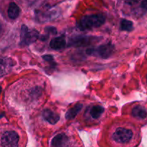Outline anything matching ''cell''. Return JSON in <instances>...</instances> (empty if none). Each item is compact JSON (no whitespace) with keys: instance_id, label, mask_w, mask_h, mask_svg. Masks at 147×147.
<instances>
[{"instance_id":"6","label":"cell","mask_w":147,"mask_h":147,"mask_svg":"<svg viewBox=\"0 0 147 147\" xmlns=\"http://www.w3.org/2000/svg\"><path fill=\"white\" fill-rule=\"evenodd\" d=\"M15 65L14 60L10 58H0V78L8 74Z\"/></svg>"},{"instance_id":"15","label":"cell","mask_w":147,"mask_h":147,"mask_svg":"<svg viewBox=\"0 0 147 147\" xmlns=\"http://www.w3.org/2000/svg\"><path fill=\"white\" fill-rule=\"evenodd\" d=\"M120 27L121 30H123V31H126V32H131L134 30V24L133 22L130 20H122L121 21L120 23Z\"/></svg>"},{"instance_id":"5","label":"cell","mask_w":147,"mask_h":147,"mask_svg":"<svg viewBox=\"0 0 147 147\" xmlns=\"http://www.w3.org/2000/svg\"><path fill=\"white\" fill-rule=\"evenodd\" d=\"M20 136L14 131L4 132L1 138V145L5 147H15L19 144Z\"/></svg>"},{"instance_id":"19","label":"cell","mask_w":147,"mask_h":147,"mask_svg":"<svg viewBox=\"0 0 147 147\" xmlns=\"http://www.w3.org/2000/svg\"><path fill=\"white\" fill-rule=\"evenodd\" d=\"M1 30H2V25H1V24L0 23V34H1Z\"/></svg>"},{"instance_id":"13","label":"cell","mask_w":147,"mask_h":147,"mask_svg":"<svg viewBox=\"0 0 147 147\" xmlns=\"http://www.w3.org/2000/svg\"><path fill=\"white\" fill-rule=\"evenodd\" d=\"M83 104L81 103H78L76 106H74V107H73L72 109H70V110L67 111V112L65 114V118L67 119H73L76 117L78 115V113L81 111V109H83Z\"/></svg>"},{"instance_id":"7","label":"cell","mask_w":147,"mask_h":147,"mask_svg":"<svg viewBox=\"0 0 147 147\" xmlns=\"http://www.w3.org/2000/svg\"><path fill=\"white\" fill-rule=\"evenodd\" d=\"M98 37H85V36H80V37H74L71 40L72 45H76V46H83L85 45H89L93 41H96V40H99Z\"/></svg>"},{"instance_id":"14","label":"cell","mask_w":147,"mask_h":147,"mask_svg":"<svg viewBox=\"0 0 147 147\" xmlns=\"http://www.w3.org/2000/svg\"><path fill=\"white\" fill-rule=\"evenodd\" d=\"M104 112V108L100 106H95L90 110V116L93 119H97Z\"/></svg>"},{"instance_id":"1","label":"cell","mask_w":147,"mask_h":147,"mask_svg":"<svg viewBox=\"0 0 147 147\" xmlns=\"http://www.w3.org/2000/svg\"><path fill=\"white\" fill-rule=\"evenodd\" d=\"M106 16L103 14H92L83 17L78 23V27L81 30H92L97 28L106 22Z\"/></svg>"},{"instance_id":"11","label":"cell","mask_w":147,"mask_h":147,"mask_svg":"<svg viewBox=\"0 0 147 147\" xmlns=\"http://www.w3.org/2000/svg\"><path fill=\"white\" fill-rule=\"evenodd\" d=\"M20 13V9L15 3L11 2L9 4L8 10H7V14L11 20H15L19 17Z\"/></svg>"},{"instance_id":"10","label":"cell","mask_w":147,"mask_h":147,"mask_svg":"<svg viewBox=\"0 0 147 147\" xmlns=\"http://www.w3.org/2000/svg\"><path fill=\"white\" fill-rule=\"evenodd\" d=\"M66 45V40L64 37H57L53 38L50 41V46L53 50H62L64 48Z\"/></svg>"},{"instance_id":"16","label":"cell","mask_w":147,"mask_h":147,"mask_svg":"<svg viewBox=\"0 0 147 147\" xmlns=\"http://www.w3.org/2000/svg\"><path fill=\"white\" fill-rule=\"evenodd\" d=\"M42 57L44 60H45L46 61H47V62H53V57L51 55H45Z\"/></svg>"},{"instance_id":"18","label":"cell","mask_w":147,"mask_h":147,"mask_svg":"<svg viewBox=\"0 0 147 147\" xmlns=\"http://www.w3.org/2000/svg\"><path fill=\"white\" fill-rule=\"evenodd\" d=\"M141 7L144 10H147V0H142Z\"/></svg>"},{"instance_id":"4","label":"cell","mask_w":147,"mask_h":147,"mask_svg":"<svg viewBox=\"0 0 147 147\" xmlns=\"http://www.w3.org/2000/svg\"><path fill=\"white\" fill-rule=\"evenodd\" d=\"M20 37L22 45H28L37 41L39 38V32L36 30H29L27 26L22 25Z\"/></svg>"},{"instance_id":"20","label":"cell","mask_w":147,"mask_h":147,"mask_svg":"<svg viewBox=\"0 0 147 147\" xmlns=\"http://www.w3.org/2000/svg\"><path fill=\"white\" fill-rule=\"evenodd\" d=\"M1 87L0 86V93H1Z\"/></svg>"},{"instance_id":"3","label":"cell","mask_w":147,"mask_h":147,"mask_svg":"<svg viewBox=\"0 0 147 147\" xmlns=\"http://www.w3.org/2000/svg\"><path fill=\"white\" fill-rule=\"evenodd\" d=\"M133 137V132L129 129L119 127L113 131L112 139L113 142L120 144H124L130 142Z\"/></svg>"},{"instance_id":"8","label":"cell","mask_w":147,"mask_h":147,"mask_svg":"<svg viewBox=\"0 0 147 147\" xmlns=\"http://www.w3.org/2000/svg\"><path fill=\"white\" fill-rule=\"evenodd\" d=\"M68 145L69 138L65 134H59L52 139V146H67Z\"/></svg>"},{"instance_id":"9","label":"cell","mask_w":147,"mask_h":147,"mask_svg":"<svg viewBox=\"0 0 147 147\" xmlns=\"http://www.w3.org/2000/svg\"><path fill=\"white\" fill-rule=\"evenodd\" d=\"M42 116L45 120L50 124H56L60 120V116L50 109H45L43 111Z\"/></svg>"},{"instance_id":"2","label":"cell","mask_w":147,"mask_h":147,"mask_svg":"<svg viewBox=\"0 0 147 147\" xmlns=\"http://www.w3.org/2000/svg\"><path fill=\"white\" fill-rule=\"evenodd\" d=\"M114 46L111 43H106L96 48H90L86 51L87 54L93 56H97L103 59L111 57L114 51Z\"/></svg>"},{"instance_id":"12","label":"cell","mask_w":147,"mask_h":147,"mask_svg":"<svg viewBox=\"0 0 147 147\" xmlns=\"http://www.w3.org/2000/svg\"><path fill=\"white\" fill-rule=\"evenodd\" d=\"M132 116L136 119H144L146 118L147 111L142 106H136L132 109Z\"/></svg>"},{"instance_id":"17","label":"cell","mask_w":147,"mask_h":147,"mask_svg":"<svg viewBox=\"0 0 147 147\" xmlns=\"http://www.w3.org/2000/svg\"><path fill=\"white\" fill-rule=\"evenodd\" d=\"M123 1L129 5H133V4H137L140 0H123Z\"/></svg>"}]
</instances>
